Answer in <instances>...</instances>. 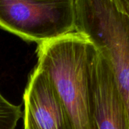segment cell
I'll list each match as a JSON object with an SVG mask.
<instances>
[{
	"label": "cell",
	"instance_id": "1",
	"mask_svg": "<svg viewBox=\"0 0 129 129\" xmlns=\"http://www.w3.org/2000/svg\"><path fill=\"white\" fill-rule=\"evenodd\" d=\"M94 42L73 31L38 44L37 67L50 78L73 129H93L90 56Z\"/></svg>",
	"mask_w": 129,
	"mask_h": 129
},
{
	"label": "cell",
	"instance_id": "2",
	"mask_svg": "<svg viewBox=\"0 0 129 129\" xmlns=\"http://www.w3.org/2000/svg\"><path fill=\"white\" fill-rule=\"evenodd\" d=\"M76 31L88 35L107 57L122 97L129 128V21L113 0H75Z\"/></svg>",
	"mask_w": 129,
	"mask_h": 129
},
{
	"label": "cell",
	"instance_id": "3",
	"mask_svg": "<svg viewBox=\"0 0 129 129\" xmlns=\"http://www.w3.org/2000/svg\"><path fill=\"white\" fill-rule=\"evenodd\" d=\"M0 27L38 44L76 31L75 0H0Z\"/></svg>",
	"mask_w": 129,
	"mask_h": 129
},
{
	"label": "cell",
	"instance_id": "4",
	"mask_svg": "<svg viewBox=\"0 0 129 129\" xmlns=\"http://www.w3.org/2000/svg\"><path fill=\"white\" fill-rule=\"evenodd\" d=\"M93 129H129L125 106L109 62L94 43L90 56Z\"/></svg>",
	"mask_w": 129,
	"mask_h": 129
},
{
	"label": "cell",
	"instance_id": "5",
	"mask_svg": "<svg viewBox=\"0 0 129 129\" xmlns=\"http://www.w3.org/2000/svg\"><path fill=\"white\" fill-rule=\"evenodd\" d=\"M23 103L24 129H73L56 88L37 66L29 75Z\"/></svg>",
	"mask_w": 129,
	"mask_h": 129
},
{
	"label": "cell",
	"instance_id": "6",
	"mask_svg": "<svg viewBox=\"0 0 129 129\" xmlns=\"http://www.w3.org/2000/svg\"><path fill=\"white\" fill-rule=\"evenodd\" d=\"M21 116L20 106L8 102L0 93V129H14Z\"/></svg>",
	"mask_w": 129,
	"mask_h": 129
},
{
	"label": "cell",
	"instance_id": "7",
	"mask_svg": "<svg viewBox=\"0 0 129 129\" xmlns=\"http://www.w3.org/2000/svg\"><path fill=\"white\" fill-rule=\"evenodd\" d=\"M119 11L127 17L129 21V0H113Z\"/></svg>",
	"mask_w": 129,
	"mask_h": 129
}]
</instances>
